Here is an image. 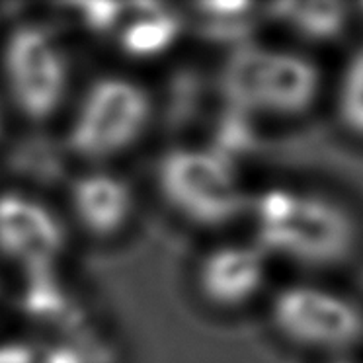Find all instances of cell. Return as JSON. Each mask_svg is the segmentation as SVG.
<instances>
[{"label": "cell", "instance_id": "9c48e42d", "mask_svg": "<svg viewBox=\"0 0 363 363\" xmlns=\"http://www.w3.org/2000/svg\"><path fill=\"white\" fill-rule=\"evenodd\" d=\"M69 209L74 223L96 240H111L133 221L135 196L119 174L94 168L79 174L69 188Z\"/></svg>", "mask_w": 363, "mask_h": 363}, {"label": "cell", "instance_id": "3957f363", "mask_svg": "<svg viewBox=\"0 0 363 363\" xmlns=\"http://www.w3.org/2000/svg\"><path fill=\"white\" fill-rule=\"evenodd\" d=\"M155 182L166 207L198 229H223L248 213L250 198L237 170L217 150H166L158 160Z\"/></svg>", "mask_w": 363, "mask_h": 363}, {"label": "cell", "instance_id": "ba28073f", "mask_svg": "<svg viewBox=\"0 0 363 363\" xmlns=\"http://www.w3.org/2000/svg\"><path fill=\"white\" fill-rule=\"evenodd\" d=\"M268 260L254 242H227L209 248L196 268L199 297L217 311L250 305L266 285Z\"/></svg>", "mask_w": 363, "mask_h": 363}, {"label": "cell", "instance_id": "7a4b0ae2", "mask_svg": "<svg viewBox=\"0 0 363 363\" xmlns=\"http://www.w3.org/2000/svg\"><path fill=\"white\" fill-rule=\"evenodd\" d=\"M221 86L227 102L246 116L295 121L320 102L324 77L299 49L242 45L223 67Z\"/></svg>", "mask_w": 363, "mask_h": 363}, {"label": "cell", "instance_id": "277c9868", "mask_svg": "<svg viewBox=\"0 0 363 363\" xmlns=\"http://www.w3.org/2000/svg\"><path fill=\"white\" fill-rule=\"evenodd\" d=\"M152 119V98L139 80L102 74L80 96L67 129V147L88 164H104L141 141Z\"/></svg>", "mask_w": 363, "mask_h": 363}, {"label": "cell", "instance_id": "8992f818", "mask_svg": "<svg viewBox=\"0 0 363 363\" xmlns=\"http://www.w3.org/2000/svg\"><path fill=\"white\" fill-rule=\"evenodd\" d=\"M0 77L12 108L30 123H48L63 110L71 63L45 26L12 28L0 48Z\"/></svg>", "mask_w": 363, "mask_h": 363}, {"label": "cell", "instance_id": "2e32d148", "mask_svg": "<svg viewBox=\"0 0 363 363\" xmlns=\"http://www.w3.org/2000/svg\"><path fill=\"white\" fill-rule=\"evenodd\" d=\"M0 135H2V111H0Z\"/></svg>", "mask_w": 363, "mask_h": 363}, {"label": "cell", "instance_id": "5bb4252c", "mask_svg": "<svg viewBox=\"0 0 363 363\" xmlns=\"http://www.w3.org/2000/svg\"><path fill=\"white\" fill-rule=\"evenodd\" d=\"M250 9H252V4H246V2H211V4H199L198 6V10H201V16L209 18V20H219V22L245 18Z\"/></svg>", "mask_w": 363, "mask_h": 363}, {"label": "cell", "instance_id": "4fadbf2b", "mask_svg": "<svg viewBox=\"0 0 363 363\" xmlns=\"http://www.w3.org/2000/svg\"><path fill=\"white\" fill-rule=\"evenodd\" d=\"M79 20L88 32L96 35H116L119 26L123 24L129 4L119 2H86L77 4Z\"/></svg>", "mask_w": 363, "mask_h": 363}, {"label": "cell", "instance_id": "5b68a950", "mask_svg": "<svg viewBox=\"0 0 363 363\" xmlns=\"http://www.w3.org/2000/svg\"><path fill=\"white\" fill-rule=\"evenodd\" d=\"M269 323L291 346L324 359L352 355L363 344V303L318 281L281 287L269 303Z\"/></svg>", "mask_w": 363, "mask_h": 363}, {"label": "cell", "instance_id": "9a60e30c", "mask_svg": "<svg viewBox=\"0 0 363 363\" xmlns=\"http://www.w3.org/2000/svg\"><path fill=\"white\" fill-rule=\"evenodd\" d=\"M324 363H357L354 355H344V357H332V359H324Z\"/></svg>", "mask_w": 363, "mask_h": 363}, {"label": "cell", "instance_id": "7c38bea8", "mask_svg": "<svg viewBox=\"0 0 363 363\" xmlns=\"http://www.w3.org/2000/svg\"><path fill=\"white\" fill-rule=\"evenodd\" d=\"M334 113L340 129L363 143V41L344 61L334 92Z\"/></svg>", "mask_w": 363, "mask_h": 363}, {"label": "cell", "instance_id": "30bf717a", "mask_svg": "<svg viewBox=\"0 0 363 363\" xmlns=\"http://www.w3.org/2000/svg\"><path fill=\"white\" fill-rule=\"evenodd\" d=\"M182 33V18L162 4H129L123 24L116 32V45L129 59L164 55Z\"/></svg>", "mask_w": 363, "mask_h": 363}, {"label": "cell", "instance_id": "8fae6325", "mask_svg": "<svg viewBox=\"0 0 363 363\" xmlns=\"http://www.w3.org/2000/svg\"><path fill=\"white\" fill-rule=\"evenodd\" d=\"M272 18L307 43L326 45L342 40L354 20V6L344 2H281L269 6Z\"/></svg>", "mask_w": 363, "mask_h": 363}, {"label": "cell", "instance_id": "52a82bcc", "mask_svg": "<svg viewBox=\"0 0 363 363\" xmlns=\"http://www.w3.org/2000/svg\"><path fill=\"white\" fill-rule=\"evenodd\" d=\"M67 245L63 221L30 194L0 191V256L32 272L57 262Z\"/></svg>", "mask_w": 363, "mask_h": 363}, {"label": "cell", "instance_id": "6da1fadb", "mask_svg": "<svg viewBox=\"0 0 363 363\" xmlns=\"http://www.w3.org/2000/svg\"><path fill=\"white\" fill-rule=\"evenodd\" d=\"M256 240L268 258L313 272L352 266L363 250V223L336 194L318 188L272 186L248 203Z\"/></svg>", "mask_w": 363, "mask_h": 363}]
</instances>
